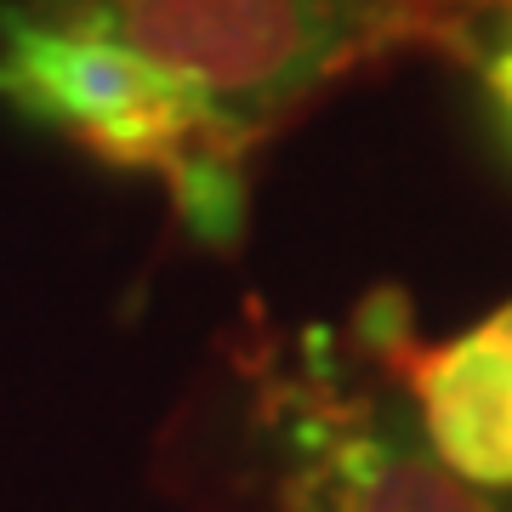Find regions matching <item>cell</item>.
<instances>
[{
	"label": "cell",
	"mask_w": 512,
	"mask_h": 512,
	"mask_svg": "<svg viewBox=\"0 0 512 512\" xmlns=\"http://www.w3.org/2000/svg\"><path fill=\"white\" fill-rule=\"evenodd\" d=\"M444 0H63L52 18L120 40L200 97L239 143L296 114L353 63L450 35Z\"/></svg>",
	"instance_id": "6da1fadb"
},
{
	"label": "cell",
	"mask_w": 512,
	"mask_h": 512,
	"mask_svg": "<svg viewBox=\"0 0 512 512\" xmlns=\"http://www.w3.org/2000/svg\"><path fill=\"white\" fill-rule=\"evenodd\" d=\"M0 97L120 171L171 183L183 222L228 245L245 222V143L120 40L18 6L0 12Z\"/></svg>",
	"instance_id": "7a4b0ae2"
},
{
	"label": "cell",
	"mask_w": 512,
	"mask_h": 512,
	"mask_svg": "<svg viewBox=\"0 0 512 512\" xmlns=\"http://www.w3.org/2000/svg\"><path fill=\"white\" fill-rule=\"evenodd\" d=\"M291 450L296 512H512L507 495L450 473L416 416L342 393L336 382H296L279 393Z\"/></svg>",
	"instance_id": "3957f363"
},
{
	"label": "cell",
	"mask_w": 512,
	"mask_h": 512,
	"mask_svg": "<svg viewBox=\"0 0 512 512\" xmlns=\"http://www.w3.org/2000/svg\"><path fill=\"white\" fill-rule=\"evenodd\" d=\"M382 353L399 365L433 456L478 490L512 495V302L439 348H416L393 313Z\"/></svg>",
	"instance_id": "277c9868"
},
{
	"label": "cell",
	"mask_w": 512,
	"mask_h": 512,
	"mask_svg": "<svg viewBox=\"0 0 512 512\" xmlns=\"http://www.w3.org/2000/svg\"><path fill=\"white\" fill-rule=\"evenodd\" d=\"M478 69H484V92H490L495 120H501V131H507V143H512V6H507V18H501V29L490 35L484 57H478Z\"/></svg>",
	"instance_id": "5b68a950"
}]
</instances>
